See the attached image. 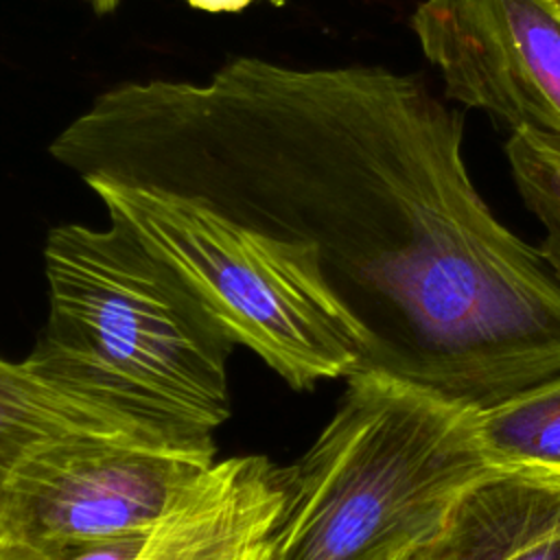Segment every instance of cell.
Masks as SVG:
<instances>
[{
	"mask_svg": "<svg viewBox=\"0 0 560 560\" xmlns=\"http://www.w3.org/2000/svg\"><path fill=\"white\" fill-rule=\"evenodd\" d=\"M282 499L284 466L230 457L155 525L63 560H267Z\"/></svg>",
	"mask_w": 560,
	"mask_h": 560,
	"instance_id": "cell-7",
	"label": "cell"
},
{
	"mask_svg": "<svg viewBox=\"0 0 560 560\" xmlns=\"http://www.w3.org/2000/svg\"><path fill=\"white\" fill-rule=\"evenodd\" d=\"M77 433L166 438L77 394L46 374L31 357L18 363L0 357V499L26 459Z\"/></svg>",
	"mask_w": 560,
	"mask_h": 560,
	"instance_id": "cell-9",
	"label": "cell"
},
{
	"mask_svg": "<svg viewBox=\"0 0 560 560\" xmlns=\"http://www.w3.org/2000/svg\"><path fill=\"white\" fill-rule=\"evenodd\" d=\"M48 322L31 359L77 394L177 440L230 416V337L131 232L66 223L44 247Z\"/></svg>",
	"mask_w": 560,
	"mask_h": 560,
	"instance_id": "cell-2",
	"label": "cell"
},
{
	"mask_svg": "<svg viewBox=\"0 0 560 560\" xmlns=\"http://www.w3.org/2000/svg\"><path fill=\"white\" fill-rule=\"evenodd\" d=\"M392 560H560V479L494 468Z\"/></svg>",
	"mask_w": 560,
	"mask_h": 560,
	"instance_id": "cell-8",
	"label": "cell"
},
{
	"mask_svg": "<svg viewBox=\"0 0 560 560\" xmlns=\"http://www.w3.org/2000/svg\"><path fill=\"white\" fill-rule=\"evenodd\" d=\"M186 2L190 7L208 11V13H236L256 0H186ZM265 2H271L273 7H284L287 0H265Z\"/></svg>",
	"mask_w": 560,
	"mask_h": 560,
	"instance_id": "cell-12",
	"label": "cell"
},
{
	"mask_svg": "<svg viewBox=\"0 0 560 560\" xmlns=\"http://www.w3.org/2000/svg\"><path fill=\"white\" fill-rule=\"evenodd\" d=\"M411 28L451 101L560 147V0H422Z\"/></svg>",
	"mask_w": 560,
	"mask_h": 560,
	"instance_id": "cell-6",
	"label": "cell"
},
{
	"mask_svg": "<svg viewBox=\"0 0 560 560\" xmlns=\"http://www.w3.org/2000/svg\"><path fill=\"white\" fill-rule=\"evenodd\" d=\"M505 155L523 203L545 228L538 252L560 282V147L532 131H512Z\"/></svg>",
	"mask_w": 560,
	"mask_h": 560,
	"instance_id": "cell-11",
	"label": "cell"
},
{
	"mask_svg": "<svg viewBox=\"0 0 560 560\" xmlns=\"http://www.w3.org/2000/svg\"><path fill=\"white\" fill-rule=\"evenodd\" d=\"M83 2H88L94 13L105 15V13H112V11L118 7L120 0H83Z\"/></svg>",
	"mask_w": 560,
	"mask_h": 560,
	"instance_id": "cell-13",
	"label": "cell"
},
{
	"mask_svg": "<svg viewBox=\"0 0 560 560\" xmlns=\"http://www.w3.org/2000/svg\"><path fill=\"white\" fill-rule=\"evenodd\" d=\"M107 219L166 262L212 322L293 389L365 370L368 343L313 243L168 190L90 182Z\"/></svg>",
	"mask_w": 560,
	"mask_h": 560,
	"instance_id": "cell-4",
	"label": "cell"
},
{
	"mask_svg": "<svg viewBox=\"0 0 560 560\" xmlns=\"http://www.w3.org/2000/svg\"><path fill=\"white\" fill-rule=\"evenodd\" d=\"M68 147L90 182L313 243L365 370L466 409L560 372V282L472 184L462 112L413 74L236 57L105 90Z\"/></svg>",
	"mask_w": 560,
	"mask_h": 560,
	"instance_id": "cell-1",
	"label": "cell"
},
{
	"mask_svg": "<svg viewBox=\"0 0 560 560\" xmlns=\"http://www.w3.org/2000/svg\"><path fill=\"white\" fill-rule=\"evenodd\" d=\"M212 438L77 433L26 459L0 499V560H63L155 525L217 464Z\"/></svg>",
	"mask_w": 560,
	"mask_h": 560,
	"instance_id": "cell-5",
	"label": "cell"
},
{
	"mask_svg": "<svg viewBox=\"0 0 560 560\" xmlns=\"http://www.w3.org/2000/svg\"><path fill=\"white\" fill-rule=\"evenodd\" d=\"M490 470L470 409L361 370L313 446L284 466L267 560H392Z\"/></svg>",
	"mask_w": 560,
	"mask_h": 560,
	"instance_id": "cell-3",
	"label": "cell"
},
{
	"mask_svg": "<svg viewBox=\"0 0 560 560\" xmlns=\"http://www.w3.org/2000/svg\"><path fill=\"white\" fill-rule=\"evenodd\" d=\"M470 420L492 468L560 479V372L470 409Z\"/></svg>",
	"mask_w": 560,
	"mask_h": 560,
	"instance_id": "cell-10",
	"label": "cell"
}]
</instances>
